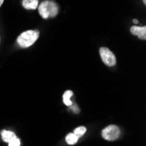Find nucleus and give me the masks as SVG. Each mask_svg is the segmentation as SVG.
<instances>
[{"label": "nucleus", "mask_w": 146, "mask_h": 146, "mask_svg": "<svg viewBox=\"0 0 146 146\" xmlns=\"http://www.w3.org/2000/svg\"><path fill=\"white\" fill-rule=\"evenodd\" d=\"M38 12L43 19H46L49 18H54L59 12V6L54 1L46 0L38 6Z\"/></svg>", "instance_id": "f257e3e1"}, {"label": "nucleus", "mask_w": 146, "mask_h": 146, "mask_svg": "<svg viewBox=\"0 0 146 146\" xmlns=\"http://www.w3.org/2000/svg\"><path fill=\"white\" fill-rule=\"evenodd\" d=\"M38 36H39L38 31H33V30L25 31L19 36L17 41L21 47L26 48L33 45L38 38Z\"/></svg>", "instance_id": "f03ea898"}, {"label": "nucleus", "mask_w": 146, "mask_h": 146, "mask_svg": "<svg viewBox=\"0 0 146 146\" xmlns=\"http://www.w3.org/2000/svg\"><path fill=\"white\" fill-rule=\"evenodd\" d=\"M120 129L115 125H110L106 127L102 132V137L107 141H115L118 139V137H120Z\"/></svg>", "instance_id": "7ed1b4c3"}, {"label": "nucleus", "mask_w": 146, "mask_h": 146, "mask_svg": "<svg viewBox=\"0 0 146 146\" xmlns=\"http://www.w3.org/2000/svg\"><path fill=\"white\" fill-rule=\"evenodd\" d=\"M100 55L102 60L105 65L109 67H114L116 63V59L113 52L107 47H101L100 48Z\"/></svg>", "instance_id": "20e7f679"}, {"label": "nucleus", "mask_w": 146, "mask_h": 146, "mask_svg": "<svg viewBox=\"0 0 146 146\" xmlns=\"http://www.w3.org/2000/svg\"><path fill=\"white\" fill-rule=\"evenodd\" d=\"M130 33L133 35H137L140 39H146V26H132L130 28Z\"/></svg>", "instance_id": "39448f33"}, {"label": "nucleus", "mask_w": 146, "mask_h": 146, "mask_svg": "<svg viewBox=\"0 0 146 146\" xmlns=\"http://www.w3.org/2000/svg\"><path fill=\"white\" fill-rule=\"evenodd\" d=\"M38 5V0H23L22 2L23 7L27 10H36Z\"/></svg>", "instance_id": "423d86ee"}, {"label": "nucleus", "mask_w": 146, "mask_h": 146, "mask_svg": "<svg viewBox=\"0 0 146 146\" xmlns=\"http://www.w3.org/2000/svg\"><path fill=\"white\" fill-rule=\"evenodd\" d=\"M2 139L5 142V143H9L10 141H11L12 139H14L16 137V135L11 131L9 130H3L2 131Z\"/></svg>", "instance_id": "0eeeda50"}, {"label": "nucleus", "mask_w": 146, "mask_h": 146, "mask_svg": "<svg viewBox=\"0 0 146 146\" xmlns=\"http://www.w3.org/2000/svg\"><path fill=\"white\" fill-rule=\"evenodd\" d=\"M73 96V92L71 90H68L64 93L63 95V102L65 105L67 106H71L72 105V102L70 101V98Z\"/></svg>", "instance_id": "6e6552de"}, {"label": "nucleus", "mask_w": 146, "mask_h": 146, "mask_svg": "<svg viewBox=\"0 0 146 146\" xmlns=\"http://www.w3.org/2000/svg\"><path fill=\"white\" fill-rule=\"evenodd\" d=\"M78 140H79V137L74 133H69L66 137V142L70 145L75 144L78 142Z\"/></svg>", "instance_id": "1a4fd4ad"}, {"label": "nucleus", "mask_w": 146, "mask_h": 146, "mask_svg": "<svg viewBox=\"0 0 146 146\" xmlns=\"http://www.w3.org/2000/svg\"><path fill=\"white\" fill-rule=\"evenodd\" d=\"M86 131H87V129H86L85 127L82 126V127H78V128H76V129H74V133L80 138L82 136H83V135L86 133Z\"/></svg>", "instance_id": "9d476101"}, {"label": "nucleus", "mask_w": 146, "mask_h": 146, "mask_svg": "<svg viewBox=\"0 0 146 146\" xmlns=\"http://www.w3.org/2000/svg\"><path fill=\"white\" fill-rule=\"evenodd\" d=\"M8 145L9 146H19L20 145V141L19 139L16 137L14 139H12L11 141H10L8 143Z\"/></svg>", "instance_id": "9b49d317"}, {"label": "nucleus", "mask_w": 146, "mask_h": 146, "mask_svg": "<svg viewBox=\"0 0 146 146\" xmlns=\"http://www.w3.org/2000/svg\"><path fill=\"white\" fill-rule=\"evenodd\" d=\"M3 3H4V0H0V7H1V6H2Z\"/></svg>", "instance_id": "f8f14e48"}, {"label": "nucleus", "mask_w": 146, "mask_h": 146, "mask_svg": "<svg viewBox=\"0 0 146 146\" xmlns=\"http://www.w3.org/2000/svg\"><path fill=\"white\" fill-rule=\"evenodd\" d=\"M133 22H134L135 24H137V23H138V21H137V19H134V20H133Z\"/></svg>", "instance_id": "ddd939ff"}, {"label": "nucleus", "mask_w": 146, "mask_h": 146, "mask_svg": "<svg viewBox=\"0 0 146 146\" xmlns=\"http://www.w3.org/2000/svg\"><path fill=\"white\" fill-rule=\"evenodd\" d=\"M143 4L145 5V4H146V0H143Z\"/></svg>", "instance_id": "4468645a"}, {"label": "nucleus", "mask_w": 146, "mask_h": 146, "mask_svg": "<svg viewBox=\"0 0 146 146\" xmlns=\"http://www.w3.org/2000/svg\"><path fill=\"white\" fill-rule=\"evenodd\" d=\"M0 41H1V40H0Z\"/></svg>", "instance_id": "2eb2a0df"}]
</instances>
